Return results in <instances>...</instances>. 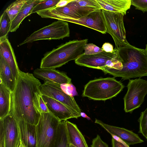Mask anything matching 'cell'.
<instances>
[{"mask_svg": "<svg viewBox=\"0 0 147 147\" xmlns=\"http://www.w3.org/2000/svg\"><path fill=\"white\" fill-rule=\"evenodd\" d=\"M35 77L60 84H71V79L64 73L53 69L37 68L33 71Z\"/></svg>", "mask_w": 147, "mask_h": 147, "instance_id": "obj_16", "label": "cell"}, {"mask_svg": "<svg viewBox=\"0 0 147 147\" xmlns=\"http://www.w3.org/2000/svg\"><path fill=\"white\" fill-rule=\"evenodd\" d=\"M96 10V9L93 8L80 6L76 0H73L65 6L55 7L37 13L42 18L58 20L63 18L78 20Z\"/></svg>", "mask_w": 147, "mask_h": 147, "instance_id": "obj_9", "label": "cell"}, {"mask_svg": "<svg viewBox=\"0 0 147 147\" xmlns=\"http://www.w3.org/2000/svg\"><path fill=\"white\" fill-rule=\"evenodd\" d=\"M145 49L146 50V54H147V48H146V49Z\"/></svg>", "mask_w": 147, "mask_h": 147, "instance_id": "obj_41", "label": "cell"}, {"mask_svg": "<svg viewBox=\"0 0 147 147\" xmlns=\"http://www.w3.org/2000/svg\"><path fill=\"white\" fill-rule=\"evenodd\" d=\"M60 0H40V2L32 9L31 14L41 11L55 7Z\"/></svg>", "mask_w": 147, "mask_h": 147, "instance_id": "obj_27", "label": "cell"}, {"mask_svg": "<svg viewBox=\"0 0 147 147\" xmlns=\"http://www.w3.org/2000/svg\"><path fill=\"white\" fill-rule=\"evenodd\" d=\"M121 64L118 69L107 67L102 68L105 74L124 80L147 76V55L145 49L131 45L117 49Z\"/></svg>", "mask_w": 147, "mask_h": 147, "instance_id": "obj_2", "label": "cell"}, {"mask_svg": "<svg viewBox=\"0 0 147 147\" xmlns=\"http://www.w3.org/2000/svg\"><path fill=\"white\" fill-rule=\"evenodd\" d=\"M42 95L53 98L80 114L81 110L74 97L64 92L60 85L49 81H44L40 86Z\"/></svg>", "mask_w": 147, "mask_h": 147, "instance_id": "obj_10", "label": "cell"}, {"mask_svg": "<svg viewBox=\"0 0 147 147\" xmlns=\"http://www.w3.org/2000/svg\"><path fill=\"white\" fill-rule=\"evenodd\" d=\"M0 84H2L12 93L17 79L12 74L11 69L3 58L0 56Z\"/></svg>", "mask_w": 147, "mask_h": 147, "instance_id": "obj_21", "label": "cell"}, {"mask_svg": "<svg viewBox=\"0 0 147 147\" xmlns=\"http://www.w3.org/2000/svg\"><path fill=\"white\" fill-rule=\"evenodd\" d=\"M11 21L8 14L5 10L0 17V39L7 38L10 31Z\"/></svg>", "mask_w": 147, "mask_h": 147, "instance_id": "obj_25", "label": "cell"}, {"mask_svg": "<svg viewBox=\"0 0 147 147\" xmlns=\"http://www.w3.org/2000/svg\"><path fill=\"white\" fill-rule=\"evenodd\" d=\"M65 123L70 144L75 147H88L83 135L76 125L67 120L65 121Z\"/></svg>", "mask_w": 147, "mask_h": 147, "instance_id": "obj_20", "label": "cell"}, {"mask_svg": "<svg viewBox=\"0 0 147 147\" xmlns=\"http://www.w3.org/2000/svg\"><path fill=\"white\" fill-rule=\"evenodd\" d=\"M81 116L82 117L86 118L88 120H90L91 119L84 113L81 112Z\"/></svg>", "mask_w": 147, "mask_h": 147, "instance_id": "obj_38", "label": "cell"}, {"mask_svg": "<svg viewBox=\"0 0 147 147\" xmlns=\"http://www.w3.org/2000/svg\"><path fill=\"white\" fill-rule=\"evenodd\" d=\"M95 123L100 125L110 134L118 137L129 146L144 142L137 134L131 131L106 124L96 119Z\"/></svg>", "mask_w": 147, "mask_h": 147, "instance_id": "obj_15", "label": "cell"}, {"mask_svg": "<svg viewBox=\"0 0 147 147\" xmlns=\"http://www.w3.org/2000/svg\"><path fill=\"white\" fill-rule=\"evenodd\" d=\"M69 147H75L72 145L70 144Z\"/></svg>", "mask_w": 147, "mask_h": 147, "instance_id": "obj_40", "label": "cell"}, {"mask_svg": "<svg viewBox=\"0 0 147 147\" xmlns=\"http://www.w3.org/2000/svg\"><path fill=\"white\" fill-rule=\"evenodd\" d=\"M90 146L91 147H109L108 145L102 140L98 134L92 140Z\"/></svg>", "mask_w": 147, "mask_h": 147, "instance_id": "obj_33", "label": "cell"}, {"mask_svg": "<svg viewBox=\"0 0 147 147\" xmlns=\"http://www.w3.org/2000/svg\"><path fill=\"white\" fill-rule=\"evenodd\" d=\"M118 53L117 49L115 48L112 53L102 52L92 55L82 54L75 60V63L79 65L101 69L107 66L108 61L115 58Z\"/></svg>", "mask_w": 147, "mask_h": 147, "instance_id": "obj_11", "label": "cell"}, {"mask_svg": "<svg viewBox=\"0 0 147 147\" xmlns=\"http://www.w3.org/2000/svg\"><path fill=\"white\" fill-rule=\"evenodd\" d=\"M3 125L5 147H16L20 139L17 120L11 114L0 119Z\"/></svg>", "mask_w": 147, "mask_h": 147, "instance_id": "obj_14", "label": "cell"}, {"mask_svg": "<svg viewBox=\"0 0 147 147\" xmlns=\"http://www.w3.org/2000/svg\"><path fill=\"white\" fill-rule=\"evenodd\" d=\"M87 39L70 40L46 53L42 58L40 68L53 69L60 67L72 60H76L84 53Z\"/></svg>", "mask_w": 147, "mask_h": 147, "instance_id": "obj_3", "label": "cell"}, {"mask_svg": "<svg viewBox=\"0 0 147 147\" xmlns=\"http://www.w3.org/2000/svg\"><path fill=\"white\" fill-rule=\"evenodd\" d=\"M85 55H92L102 52L103 50L101 48L92 43L86 44L83 48Z\"/></svg>", "mask_w": 147, "mask_h": 147, "instance_id": "obj_29", "label": "cell"}, {"mask_svg": "<svg viewBox=\"0 0 147 147\" xmlns=\"http://www.w3.org/2000/svg\"><path fill=\"white\" fill-rule=\"evenodd\" d=\"M72 0H60L56 5L55 7H60L65 6Z\"/></svg>", "mask_w": 147, "mask_h": 147, "instance_id": "obj_37", "label": "cell"}, {"mask_svg": "<svg viewBox=\"0 0 147 147\" xmlns=\"http://www.w3.org/2000/svg\"><path fill=\"white\" fill-rule=\"evenodd\" d=\"M0 119L10 114L11 92L2 84H0Z\"/></svg>", "mask_w": 147, "mask_h": 147, "instance_id": "obj_23", "label": "cell"}, {"mask_svg": "<svg viewBox=\"0 0 147 147\" xmlns=\"http://www.w3.org/2000/svg\"><path fill=\"white\" fill-rule=\"evenodd\" d=\"M16 147H24L20 139Z\"/></svg>", "mask_w": 147, "mask_h": 147, "instance_id": "obj_39", "label": "cell"}, {"mask_svg": "<svg viewBox=\"0 0 147 147\" xmlns=\"http://www.w3.org/2000/svg\"><path fill=\"white\" fill-rule=\"evenodd\" d=\"M27 0H16L11 4L5 10L11 22L17 16Z\"/></svg>", "mask_w": 147, "mask_h": 147, "instance_id": "obj_26", "label": "cell"}, {"mask_svg": "<svg viewBox=\"0 0 147 147\" xmlns=\"http://www.w3.org/2000/svg\"><path fill=\"white\" fill-rule=\"evenodd\" d=\"M49 112L60 121L81 117L80 114L53 98L42 95Z\"/></svg>", "mask_w": 147, "mask_h": 147, "instance_id": "obj_13", "label": "cell"}, {"mask_svg": "<svg viewBox=\"0 0 147 147\" xmlns=\"http://www.w3.org/2000/svg\"><path fill=\"white\" fill-rule=\"evenodd\" d=\"M59 20L85 26L103 34L107 33L105 19L101 9L95 10L78 20L63 18Z\"/></svg>", "mask_w": 147, "mask_h": 147, "instance_id": "obj_12", "label": "cell"}, {"mask_svg": "<svg viewBox=\"0 0 147 147\" xmlns=\"http://www.w3.org/2000/svg\"><path fill=\"white\" fill-rule=\"evenodd\" d=\"M60 121L49 112L41 113L36 125L37 147H53Z\"/></svg>", "mask_w": 147, "mask_h": 147, "instance_id": "obj_5", "label": "cell"}, {"mask_svg": "<svg viewBox=\"0 0 147 147\" xmlns=\"http://www.w3.org/2000/svg\"><path fill=\"white\" fill-rule=\"evenodd\" d=\"M101 10L105 19L107 32L112 37L115 45V48L118 49L130 45L126 38L124 15L120 13Z\"/></svg>", "mask_w": 147, "mask_h": 147, "instance_id": "obj_6", "label": "cell"}, {"mask_svg": "<svg viewBox=\"0 0 147 147\" xmlns=\"http://www.w3.org/2000/svg\"><path fill=\"white\" fill-rule=\"evenodd\" d=\"M69 34L68 23L64 21L58 20L34 32L19 45L40 40L63 39L69 37Z\"/></svg>", "mask_w": 147, "mask_h": 147, "instance_id": "obj_8", "label": "cell"}, {"mask_svg": "<svg viewBox=\"0 0 147 147\" xmlns=\"http://www.w3.org/2000/svg\"><path fill=\"white\" fill-rule=\"evenodd\" d=\"M77 4L80 6L92 8L96 10L101 9V7L96 0H76Z\"/></svg>", "mask_w": 147, "mask_h": 147, "instance_id": "obj_30", "label": "cell"}, {"mask_svg": "<svg viewBox=\"0 0 147 147\" xmlns=\"http://www.w3.org/2000/svg\"><path fill=\"white\" fill-rule=\"evenodd\" d=\"M124 88L123 84L114 77L96 79L86 84L82 96L94 100L105 101L116 96Z\"/></svg>", "mask_w": 147, "mask_h": 147, "instance_id": "obj_4", "label": "cell"}, {"mask_svg": "<svg viewBox=\"0 0 147 147\" xmlns=\"http://www.w3.org/2000/svg\"><path fill=\"white\" fill-rule=\"evenodd\" d=\"M131 5L144 13L147 11V0H131Z\"/></svg>", "mask_w": 147, "mask_h": 147, "instance_id": "obj_31", "label": "cell"}, {"mask_svg": "<svg viewBox=\"0 0 147 147\" xmlns=\"http://www.w3.org/2000/svg\"><path fill=\"white\" fill-rule=\"evenodd\" d=\"M101 49L107 52L112 53L114 50L113 45L109 42H105L104 43Z\"/></svg>", "mask_w": 147, "mask_h": 147, "instance_id": "obj_36", "label": "cell"}, {"mask_svg": "<svg viewBox=\"0 0 147 147\" xmlns=\"http://www.w3.org/2000/svg\"><path fill=\"white\" fill-rule=\"evenodd\" d=\"M138 121L139 123L138 132L141 134L147 140V107L141 113Z\"/></svg>", "mask_w": 147, "mask_h": 147, "instance_id": "obj_28", "label": "cell"}, {"mask_svg": "<svg viewBox=\"0 0 147 147\" xmlns=\"http://www.w3.org/2000/svg\"><path fill=\"white\" fill-rule=\"evenodd\" d=\"M65 121H63L60 122L57 139L53 147H69Z\"/></svg>", "mask_w": 147, "mask_h": 147, "instance_id": "obj_24", "label": "cell"}, {"mask_svg": "<svg viewBox=\"0 0 147 147\" xmlns=\"http://www.w3.org/2000/svg\"><path fill=\"white\" fill-rule=\"evenodd\" d=\"M39 105L41 113L49 112L47 107L42 98V95L40 98Z\"/></svg>", "mask_w": 147, "mask_h": 147, "instance_id": "obj_34", "label": "cell"}, {"mask_svg": "<svg viewBox=\"0 0 147 147\" xmlns=\"http://www.w3.org/2000/svg\"><path fill=\"white\" fill-rule=\"evenodd\" d=\"M111 135L112 137V147H129L118 137L113 134Z\"/></svg>", "mask_w": 147, "mask_h": 147, "instance_id": "obj_32", "label": "cell"}, {"mask_svg": "<svg viewBox=\"0 0 147 147\" xmlns=\"http://www.w3.org/2000/svg\"><path fill=\"white\" fill-rule=\"evenodd\" d=\"M40 0H27L17 16L11 22L9 32H15L18 28L24 19L31 14L33 8L40 2Z\"/></svg>", "mask_w": 147, "mask_h": 147, "instance_id": "obj_22", "label": "cell"}, {"mask_svg": "<svg viewBox=\"0 0 147 147\" xmlns=\"http://www.w3.org/2000/svg\"><path fill=\"white\" fill-rule=\"evenodd\" d=\"M129 80L127 91L123 98L124 110L126 113H131L144 101L147 94V80L140 78Z\"/></svg>", "mask_w": 147, "mask_h": 147, "instance_id": "obj_7", "label": "cell"}, {"mask_svg": "<svg viewBox=\"0 0 147 147\" xmlns=\"http://www.w3.org/2000/svg\"><path fill=\"white\" fill-rule=\"evenodd\" d=\"M20 140L24 147H37L36 125L20 120L17 121Z\"/></svg>", "mask_w": 147, "mask_h": 147, "instance_id": "obj_18", "label": "cell"}, {"mask_svg": "<svg viewBox=\"0 0 147 147\" xmlns=\"http://www.w3.org/2000/svg\"><path fill=\"white\" fill-rule=\"evenodd\" d=\"M0 56L9 67L13 75L17 79L20 70L14 51L7 38L0 39Z\"/></svg>", "mask_w": 147, "mask_h": 147, "instance_id": "obj_17", "label": "cell"}, {"mask_svg": "<svg viewBox=\"0 0 147 147\" xmlns=\"http://www.w3.org/2000/svg\"><path fill=\"white\" fill-rule=\"evenodd\" d=\"M102 9L120 13L124 16L130 8L131 0H96Z\"/></svg>", "mask_w": 147, "mask_h": 147, "instance_id": "obj_19", "label": "cell"}, {"mask_svg": "<svg viewBox=\"0 0 147 147\" xmlns=\"http://www.w3.org/2000/svg\"><path fill=\"white\" fill-rule=\"evenodd\" d=\"M41 84L32 74L20 70L15 89L11 93L10 114L17 121L22 120L36 125L41 112L40 98Z\"/></svg>", "mask_w": 147, "mask_h": 147, "instance_id": "obj_1", "label": "cell"}, {"mask_svg": "<svg viewBox=\"0 0 147 147\" xmlns=\"http://www.w3.org/2000/svg\"><path fill=\"white\" fill-rule=\"evenodd\" d=\"M0 147H5L3 128L2 123L0 121Z\"/></svg>", "mask_w": 147, "mask_h": 147, "instance_id": "obj_35", "label": "cell"}]
</instances>
